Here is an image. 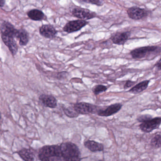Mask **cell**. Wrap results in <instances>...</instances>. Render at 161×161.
Here are the masks:
<instances>
[{
	"label": "cell",
	"instance_id": "obj_25",
	"mask_svg": "<svg viewBox=\"0 0 161 161\" xmlns=\"http://www.w3.org/2000/svg\"><path fill=\"white\" fill-rule=\"evenodd\" d=\"M136 81H134L130 80H127V81L125 83V84L124 86V89H127L128 88H130V87H132L136 83Z\"/></svg>",
	"mask_w": 161,
	"mask_h": 161
},
{
	"label": "cell",
	"instance_id": "obj_3",
	"mask_svg": "<svg viewBox=\"0 0 161 161\" xmlns=\"http://www.w3.org/2000/svg\"><path fill=\"white\" fill-rule=\"evenodd\" d=\"M75 111L79 114L86 115L88 114H97L100 107L91 103L86 102H79L73 104Z\"/></svg>",
	"mask_w": 161,
	"mask_h": 161
},
{
	"label": "cell",
	"instance_id": "obj_19",
	"mask_svg": "<svg viewBox=\"0 0 161 161\" xmlns=\"http://www.w3.org/2000/svg\"><path fill=\"white\" fill-rule=\"evenodd\" d=\"M63 110L65 114L70 118H74L79 115V114L74 109L73 105L69 107L64 106L63 107Z\"/></svg>",
	"mask_w": 161,
	"mask_h": 161
},
{
	"label": "cell",
	"instance_id": "obj_15",
	"mask_svg": "<svg viewBox=\"0 0 161 161\" xmlns=\"http://www.w3.org/2000/svg\"><path fill=\"white\" fill-rule=\"evenodd\" d=\"M20 158L26 161H31L35 160L36 155L34 151L31 148H24L18 152Z\"/></svg>",
	"mask_w": 161,
	"mask_h": 161
},
{
	"label": "cell",
	"instance_id": "obj_22",
	"mask_svg": "<svg viewBox=\"0 0 161 161\" xmlns=\"http://www.w3.org/2000/svg\"><path fill=\"white\" fill-rule=\"evenodd\" d=\"M79 1L86 3L94 4V5L98 6H102L104 3L103 0H79Z\"/></svg>",
	"mask_w": 161,
	"mask_h": 161
},
{
	"label": "cell",
	"instance_id": "obj_7",
	"mask_svg": "<svg viewBox=\"0 0 161 161\" xmlns=\"http://www.w3.org/2000/svg\"><path fill=\"white\" fill-rule=\"evenodd\" d=\"M127 13L130 19L136 20L143 19L149 14L147 10L136 6L129 8L127 10Z\"/></svg>",
	"mask_w": 161,
	"mask_h": 161
},
{
	"label": "cell",
	"instance_id": "obj_17",
	"mask_svg": "<svg viewBox=\"0 0 161 161\" xmlns=\"http://www.w3.org/2000/svg\"><path fill=\"white\" fill-rule=\"evenodd\" d=\"M150 81L149 80H146L140 82L139 83L137 84L134 86H133L129 90V92L131 94H139L147 88Z\"/></svg>",
	"mask_w": 161,
	"mask_h": 161
},
{
	"label": "cell",
	"instance_id": "obj_5",
	"mask_svg": "<svg viewBox=\"0 0 161 161\" xmlns=\"http://www.w3.org/2000/svg\"><path fill=\"white\" fill-rule=\"evenodd\" d=\"M71 14L74 17L83 20H88L97 17V14L95 12L88 9L75 7L71 11Z\"/></svg>",
	"mask_w": 161,
	"mask_h": 161
},
{
	"label": "cell",
	"instance_id": "obj_14",
	"mask_svg": "<svg viewBox=\"0 0 161 161\" xmlns=\"http://www.w3.org/2000/svg\"><path fill=\"white\" fill-rule=\"evenodd\" d=\"M27 15L30 19L34 21H42L47 19V16L41 10L38 9H32L28 11Z\"/></svg>",
	"mask_w": 161,
	"mask_h": 161
},
{
	"label": "cell",
	"instance_id": "obj_27",
	"mask_svg": "<svg viewBox=\"0 0 161 161\" xmlns=\"http://www.w3.org/2000/svg\"><path fill=\"white\" fill-rule=\"evenodd\" d=\"M5 4V0H0V7L3 8Z\"/></svg>",
	"mask_w": 161,
	"mask_h": 161
},
{
	"label": "cell",
	"instance_id": "obj_21",
	"mask_svg": "<svg viewBox=\"0 0 161 161\" xmlns=\"http://www.w3.org/2000/svg\"><path fill=\"white\" fill-rule=\"evenodd\" d=\"M107 90V86L103 85H98L95 86L92 88V92L96 96H97L101 93L105 92Z\"/></svg>",
	"mask_w": 161,
	"mask_h": 161
},
{
	"label": "cell",
	"instance_id": "obj_13",
	"mask_svg": "<svg viewBox=\"0 0 161 161\" xmlns=\"http://www.w3.org/2000/svg\"><path fill=\"white\" fill-rule=\"evenodd\" d=\"M39 100L46 107L55 108L57 107V99L52 95L46 94H42L39 96Z\"/></svg>",
	"mask_w": 161,
	"mask_h": 161
},
{
	"label": "cell",
	"instance_id": "obj_4",
	"mask_svg": "<svg viewBox=\"0 0 161 161\" xmlns=\"http://www.w3.org/2000/svg\"><path fill=\"white\" fill-rule=\"evenodd\" d=\"M89 22L83 19L71 20L69 21L63 28L64 31L67 33H71L81 30L84 27L88 25Z\"/></svg>",
	"mask_w": 161,
	"mask_h": 161
},
{
	"label": "cell",
	"instance_id": "obj_23",
	"mask_svg": "<svg viewBox=\"0 0 161 161\" xmlns=\"http://www.w3.org/2000/svg\"><path fill=\"white\" fill-rule=\"evenodd\" d=\"M151 119H152V117L150 115L143 114L138 116L136 118V119L138 122L142 123V122H145V121H147V120H149Z\"/></svg>",
	"mask_w": 161,
	"mask_h": 161
},
{
	"label": "cell",
	"instance_id": "obj_26",
	"mask_svg": "<svg viewBox=\"0 0 161 161\" xmlns=\"http://www.w3.org/2000/svg\"><path fill=\"white\" fill-rule=\"evenodd\" d=\"M154 66L156 67L158 70H161V58L154 64Z\"/></svg>",
	"mask_w": 161,
	"mask_h": 161
},
{
	"label": "cell",
	"instance_id": "obj_18",
	"mask_svg": "<svg viewBox=\"0 0 161 161\" xmlns=\"http://www.w3.org/2000/svg\"><path fill=\"white\" fill-rule=\"evenodd\" d=\"M17 38L19 41L20 46H23V47L27 46L30 40L29 34L24 29H19Z\"/></svg>",
	"mask_w": 161,
	"mask_h": 161
},
{
	"label": "cell",
	"instance_id": "obj_20",
	"mask_svg": "<svg viewBox=\"0 0 161 161\" xmlns=\"http://www.w3.org/2000/svg\"><path fill=\"white\" fill-rule=\"evenodd\" d=\"M150 145L153 148L157 149L161 147V135L157 134L154 136L150 142Z\"/></svg>",
	"mask_w": 161,
	"mask_h": 161
},
{
	"label": "cell",
	"instance_id": "obj_9",
	"mask_svg": "<svg viewBox=\"0 0 161 161\" xmlns=\"http://www.w3.org/2000/svg\"><path fill=\"white\" fill-rule=\"evenodd\" d=\"M0 31L1 35L8 36L17 38L19 30L15 29L12 23L4 20L1 24Z\"/></svg>",
	"mask_w": 161,
	"mask_h": 161
},
{
	"label": "cell",
	"instance_id": "obj_1",
	"mask_svg": "<svg viewBox=\"0 0 161 161\" xmlns=\"http://www.w3.org/2000/svg\"><path fill=\"white\" fill-rule=\"evenodd\" d=\"M41 161H80L81 153L78 146L70 142L47 145L39 149L37 153Z\"/></svg>",
	"mask_w": 161,
	"mask_h": 161
},
{
	"label": "cell",
	"instance_id": "obj_8",
	"mask_svg": "<svg viewBox=\"0 0 161 161\" xmlns=\"http://www.w3.org/2000/svg\"><path fill=\"white\" fill-rule=\"evenodd\" d=\"M122 107V104L120 103H116L111 104L105 107L104 109L99 108L97 114L99 116L109 117L118 113Z\"/></svg>",
	"mask_w": 161,
	"mask_h": 161
},
{
	"label": "cell",
	"instance_id": "obj_6",
	"mask_svg": "<svg viewBox=\"0 0 161 161\" xmlns=\"http://www.w3.org/2000/svg\"><path fill=\"white\" fill-rule=\"evenodd\" d=\"M161 124V117H156L149 120L142 122L139 125V128L143 132L150 133L158 129Z\"/></svg>",
	"mask_w": 161,
	"mask_h": 161
},
{
	"label": "cell",
	"instance_id": "obj_11",
	"mask_svg": "<svg viewBox=\"0 0 161 161\" xmlns=\"http://www.w3.org/2000/svg\"><path fill=\"white\" fill-rule=\"evenodd\" d=\"M57 31L52 25L46 24L39 28V33L43 37L49 39H53L56 36Z\"/></svg>",
	"mask_w": 161,
	"mask_h": 161
},
{
	"label": "cell",
	"instance_id": "obj_10",
	"mask_svg": "<svg viewBox=\"0 0 161 161\" xmlns=\"http://www.w3.org/2000/svg\"><path fill=\"white\" fill-rule=\"evenodd\" d=\"M130 36V32H118L112 35L111 39L113 43L115 45H123L128 41Z\"/></svg>",
	"mask_w": 161,
	"mask_h": 161
},
{
	"label": "cell",
	"instance_id": "obj_24",
	"mask_svg": "<svg viewBox=\"0 0 161 161\" xmlns=\"http://www.w3.org/2000/svg\"><path fill=\"white\" fill-rule=\"evenodd\" d=\"M68 74V73L66 71L58 72V73H56V78L59 80H64L65 79L67 78Z\"/></svg>",
	"mask_w": 161,
	"mask_h": 161
},
{
	"label": "cell",
	"instance_id": "obj_12",
	"mask_svg": "<svg viewBox=\"0 0 161 161\" xmlns=\"http://www.w3.org/2000/svg\"><path fill=\"white\" fill-rule=\"evenodd\" d=\"M2 39L5 46H7L13 56L16 55L18 51V47L14 38L8 36L1 35Z\"/></svg>",
	"mask_w": 161,
	"mask_h": 161
},
{
	"label": "cell",
	"instance_id": "obj_2",
	"mask_svg": "<svg viewBox=\"0 0 161 161\" xmlns=\"http://www.w3.org/2000/svg\"><path fill=\"white\" fill-rule=\"evenodd\" d=\"M161 48L157 46H147L136 48L130 52V54L134 59H149L155 57L161 53Z\"/></svg>",
	"mask_w": 161,
	"mask_h": 161
},
{
	"label": "cell",
	"instance_id": "obj_16",
	"mask_svg": "<svg viewBox=\"0 0 161 161\" xmlns=\"http://www.w3.org/2000/svg\"><path fill=\"white\" fill-rule=\"evenodd\" d=\"M84 145L85 147L92 152H101L104 150V146L102 144L94 140H86L84 143Z\"/></svg>",
	"mask_w": 161,
	"mask_h": 161
}]
</instances>
